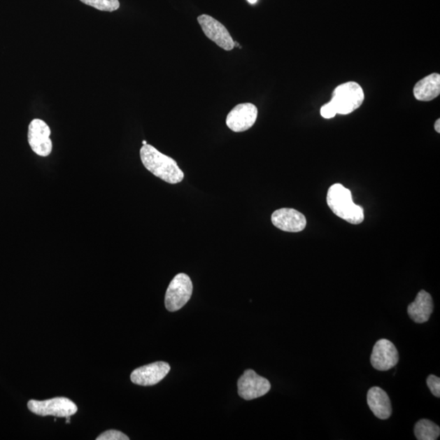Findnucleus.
I'll return each mask as SVG.
<instances>
[{
    "instance_id": "14",
    "label": "nucleus",
    "mask_w": 440,
    "mask_h": 440,
    "mask_svg": "<svg viewBox=\"0 0 440 440\" xmlns=\"http://www.w3.org/2000/svg\"><path fill=\"white\" fill-rule=\"evenodd\" d=\"M367 402L371 411L379 419H388L392 414V403L387 392L378 387L369 389Z\"/></svg>"
},
{
    "instance_id": "20",
    "label": "nucleus",
    "mask_w": 440,
    "mask_h": 440,
    "mask_svg": "<svg viewBox=\"0 0 440 440\" xmlns=\"http://www.w3.org/2000/svg\"><path fill=\"white\" fill-rule=\"evenodd\" d=\"M320 115L325 118H332L337 115L336 113L335 108L333 106L332 104L329 101L328 104H325V106L321 107L320 108Z\"/></svg>"
},
{
    "instance_id": "22",
    "label": "nucleus",
    "mask_w": 440,
    "mask_h": 440,
    "mask_svg": "<svg viewBox=\"0 0 440 440\" xmlns=\"http://www.w3.org/2000/svg\"><path fill=\"white\" fill-rule=\"evenodd\" d=\"M247 1H248L251 4H254L257 1H258V0H247Z\"/></svg>"
},
{
    "instance_id": "9",
    "label": "nucleus",
    "mask_w": 440,
    "mask_h": 440,
    "mask_svg": "<svg viewBox=\"0 0 440 440\" xmlns=\"http://www.w3.org/2000/svg\"><path fill=\"white\" fill-rule=\"evenodd\" d=\"M257 117L258 110L253 104H239L227 115L226 125L232 132H243L255 125Z\"/></svg>"
},
{
    "instance_id": "10",
    "label": "nucleus",
    "mask_w": 440,
    "mask_h": 440,
    "mask_svg": "<svg viewBox=\"0 0 440 440\" xmlns=\"http://www.w3.org/2000/svg\"><path fill=\"white\" fill-rule=\"evenodd\" d=\"M370 362L378 371L392 369L399 362L398 350L390 341L380 339L374 345Z\"/></svg>"
},
{
    "instance_id": "15",
    "label": "nucleus",
    "mask_w": 440,
    "mask_h": 440,
    "mask_svg": "<svg viewBox=\"0 0 440 440\" xmlns=\"http://www.w3.org/2000/svg\"><path fill=\"white\" fill-rule=\"evenodd\" d=\"M440 93V76L432 73L417 83L413 89L415 98L421 101H431Z\"/></svg>"
},
{
    "instance_id": "5",
    "label": "nucleus",
    "mask_w": 440,
    "mask_h": 440,
    "mask_svg": "<svg viewBox=\"0 0 440 440\" xmlns=\"http://www.w3.org/2000/svg\"><path fill=\"white\" fill-rule=\"evenodd\" d=\"M192 294V283L189 276L185 274H177L168 286L166 297V308L169 311H176L190 301Z\"/></svg>"
},
{
    "instance_id": "16",
    "label": "nucleus",
    "mask_w": 440,
    "mask_h": 440,
    "mask_svg": "<svg viewBox=\"0 0 440 440\" xmlns=\"http://www.w3.org/2000/svg\"><path fill=\"white\" fill-rule=\"evenodd\" d=\"M415 436L418 440H437L440 434V428L428 419H422L415 425Z\"/></svg>"
},
{
    "instance_id": "2",
    "label": "nucleus",
    "mask_w": 440,
    "mask_h": 440,
    "mask_svg": "<svg viewBox=\"0 0 440 440\" xmlns=\"http://www.w3.org/2000/svg\"><path fill=\"white\" fill-rule=\"evenodd\" d=\"M327 204L336 215L350 224L360 225L364 221V209L354 204L352 192L342 185L335 184L329 187Z\"/></svg>"
},
{
    "instance_id": "7",
    "label": "nucleus",
    "mask_w": 440,
    "mask_h": 440,
    "mask_svg": "<svg viewBox=\"0 0 440 440\" xmlns=\"http://www.w3.org/2000/svg\"><path fill=\"white\" fill-rule=\"evenodd\" d=\"M239 394L242 399L251 400L268 394L271 389L269 381L257 374L254 370H246L237 383Z\"/></svg>"
},
{
    "instance_id": "3",
    "label": "nucleus",
    "mask_w": 440,
    "mask_h": 440,
    "mask_svg": "<svg viewBox=\"0 0 440 440\" xmlns=\"http://www.w3.org/2000/svg\"><path fill=\"white\" fill-rule=\"evenodd\" d=\"M364 94L362 87L355 82L341 84L333 92L331 104L337 115H349L362 105Z\"/></svg>"
},
{
    "instance_id": "6",
    "label": "nucleus",
    "mask_w": 440,
    "mask_h": 440,
    "mask_svg": "<svg viewBox=\"0 0 440 440\" xmlns=\"http://www.w3.org/2000/svg\"><path fill=\"white\" fill-rule=\"evenodd\" d=\"M51 129L47 123L41 120H34L29 123L28 142L34 152L41 157L50 155L52 143L50 139Z\"/></svg>"
},
{
    "instance_id": "11",
    "label": "nucleus",
    "mask_w": 440,
    "mask_h": 440,
    "mask_svg": "<svg viewBox=\"0 0 440 440\" xmlns=\"http://www.w3.org/2000/svg\"><path fill=\"white\" fill-rule=\"evenodd\" d=\"M170 370L169 364L158 362L135 369L131 374V380L136 385L148 387L160 383Z\"/></svg>"
},
{
    "instance_id": "24",
    "label": "nucleus",
    "mask_w": 440,
    "mask_h": 440,
    "mask_svg": "<svg viewBox=\"0 0 440 440\" xmlns=\"http://www.w3.org/2000/svg\"><path fill=\"white\" fill-rule=\"evenodd\" d=\"M142 144H143V146L147 145V141H143Z\"/></svg>"
},
{
    "instance_id": "23",
    "label": "nucleus",
    "mask_w": 440,
    "mask_h": 440,
    "mask_svg": "<svg viewBox=\"0 0 440 440\" xmlns=\"http://www.w3.org/2000/svg\"><path fill=\"white\" fill-rule=\"evenodd\" d=\"M66 423H71V416L66 417Z\"/></svg>"
},
{
    "instance_id": "18",
    "label": "nucleus",
    "mask_w": 440,
    "mask_h": 440,
    "mask_svg": "<svg viewBox=\"0 0 440 440\" xmlns=\"http://www.w3.org/2000/svg\"><path fill=\"white\" fill-rule=\"evenodd\" d=\"M129 437L126 436L121 432L115 431V430H111L101 434L100 437L97 438V440H129Z\"/></svg>"
},
{
    "instance_id": "21",
    "label": "nucleus",
    "mask_w": 440,
    "mask_h": 440,
    "mask_svg": "<svg viewBox=\"0 0 440 440\" xmlns=\"http://www.w3.org/2000/svg\"><path fill=\"white\" fill-rule=\"evenodd\" d=\"M434 129H436V131L438 133H440V120H438L436 123H434Z\"/></svg>"
},
{
    "instance_id": "13",
    "label": "nucleus",
    "mask_w": 440,
    "mask_h": 440,
    "mask_svg": "<svg viewBox=\"0 0 440 440\" xmlns=\"http://www.w3.org/2000/svg\"><path fill=\"white\" fill-rule=\"evenodd\" d=\"M433 309L432 297L427 291L421 290L414 301L409 305L408 313L414 322L423 324L431 318Z\"/></svg>"
},
{
    "instance_id": "12",
    "label": "nucleus",
    "mask_w": 440,
    "mask_h": 440,
    "mask_svg": "<svg viewBox=\"0 0 440 440\" xmlns=\"http://www.w3.org/2000/svg\"><path fill=\"white\" fill-rule=\"evenodd\" d=\"M271 222L278 229L289 232L303 231L306 225L305 216L292 208H281L271 215Z\"/></svg>"
},
{
    "instance_id": "4",
    "label": "nucleus",
    "mask_w": 440,
    "mask_h": 440,
    "mask_svg": "<svg viewBox=\"0 0 440 440\" xmlns=\"http://www.w3.org/2000/svg\"><path fill=\"white\" fill-rule=\"evenodd\" d=\"M28 409L33 413L43 417H71L78 411L76 404L72 400L65 397L53 398L43 400V402L31 399L28 402Z\"/></svg>"
},
{
    "instance_id": "17",
    "label": "nucleus",
    "mask_w": 440,
    "mask_h": 440,
    "mask_svg": "<svg viewBox=\"0 0 440 440\" xmlns=\"http://www.w3.org/2000/svg\"><path fill=\"white\" fill-rule=\"evenodd\" d=\"M80 1L104 12L116 11L120 7L118 0H80Z\"/></svg>"
},
{
    "instance_id": "8",
    "label": "nucleus",
    "mask_w": 440,
    "mask_h": 440,
    "mask_svg": "<svg viewBox=\"0 0 440 440\" xmlns=\"http://www.w3.org/2000/svg\"><path fill=\"white\" fill-rule=\"evenodd\" d=\"M202 31L206 36L225 51H231L234 48V41L227 28L209 15H201L197 17Z\"/></svg>"
},
{
    "instance_id": "1",
    "label": "nucleus",
    "mask_w": 440,
    "mask_h": 440,
    "mask_svg": "<svg viewBox=\"0 0 440 440\" xmlns=\"http://www.w3.org/2000/svg\"><path fill=\"white\" fill-rule=\"evenodd\" d=\"M140 153L143 165L162 180L168 184L176 185L184 180V172L177 162L173 158L163 155L155 147L148 144L143 146Z\"/></svg>"
},
{
    "instance_id": "19",
    "label": "nucleus",
    "mask_w": 440,
    "mask_h": 440,
    "mask_svg": "<svg viewBox=\"0 0 440 440\" xmlns=\"http://www.w3.org/2000/svg\"><path fill=\"white\" fill-rule=\"evenodd\" d=\"M427 383L432 393L438 398L440 397V379L434 375H430Z\"/></svg>"
}]
</instances>
